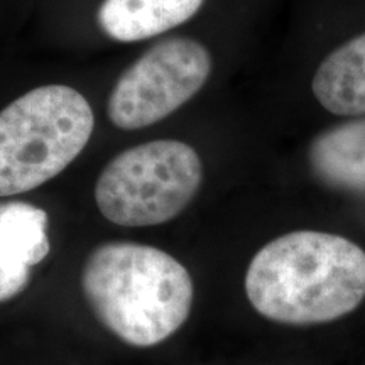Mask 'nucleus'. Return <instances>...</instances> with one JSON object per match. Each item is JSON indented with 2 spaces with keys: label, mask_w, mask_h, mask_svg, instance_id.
Masks as SVG:
<instances>
[{
  "label": "nucleus",
  "mask_w": 365,
  "mask_h": 365,
  "mask_svg": "<svg viewBox=\"0 0 365 365\" xmlns=\"http://www.w3.org/2000/svg\"><path fill=\"white\" fill-rule=\"evenodd\" d=\"M88 100L66 85H46L0 112V198L53 180L78 158L93 132Z\"/></svg>",
  "instance_id": "3"
},
{
  "label": "nucleus",
  "mask_w": 365,
  "mask_h": 365,
  "mask_svg": "<svg viewBox=\"0 0 365 365\" xmlns=\"http://www.w3.org/2000/svg\"><path fill=\"white\" fill-rule=\"evenodd\" d=\"M202 180V159L191 145L153 140L125 149L103 168L95 202L115 225H161L188 207Z\"/></svg>",
  "instance_id": "4"
},
{
  "label": "nucleus",
  "mask_w": 365,
  "mask_h": 365,
  "mask_svg": "<svg viewBox=\"0 0 365 365\" xmlns=\"http://www.w3.org/2000/svg\"><path fill=\"white\" fill-rule=\"evenodd\" d=\"M319 180L341 190H365V118L322 132L309 148Z\"/></svg>",
  "instance_id": "9"
},
{
  "label": "nucleus",
  "mask_w": 365,
  "mask_h": 365,
  "mask_svg": "<svg viewBox=\"0 0 365 365\" xmlns=\"http://www.w3.org/2000/svg\"><path fill=\"white\" fill-rule=\"evenodd\" d=\"M85 298L98 322L134 346H154L185 325L195 286L173 255L134 242H108L86 259Z\"/></svg>",
  "instance_id": "2"
},
{
  "label": "nucleus",
  "mask_w": 365,
  "mask_h": 365,
  "mask_svg": "<svg viewBox=\"0 0 365 365\" xmlns=\"http://www.w3.org/2000/svg\"><path fill=\"white\" fill-rule=\"evenodd\" d=\"M312 90L322 107L335 115H365V33L323 59Z\"/></svg>",
  "instance_id": "8"
},
{
  "label": "nucleus",
  "mask_w": 365,
  "mask_h": 365,
  "mask_svg": "<svg viewBox=\"0 0 365 365\" xmlns=\"http://www.w3.org/2000/svg\"><path fill=\"white\" fill-rule=\"evenodd\" d=\"M210 73L212 56L202 43L164 39L122 73L108 98V118L124 130L161 122L203 88Z\"/></svg>",
  "instance_id": "5"
},
{
  "label": "nucleus",
  "mask_w": 365,
  "mask_h": 365,
  "mask_svg": "<svg viewBox=\"0 0 365 365\" xmlns=\"http://www.w3.org/2000/svg\"><path fill=\"white\" fill-rule=\"evenodd\" d=\"M205 0H103L100 27L108 38L135 43L178 27L195 16Z\"/></svg>",
  "instance_id": "7"
},
{
  "label": "nucleus",
  "mask_w": 365,
  "mask_h": 365,
  "mask_svg": "<svg viewBox=\"0 0 365 365\" xmlns=\"http://www.w3.org/2000/svg\"><path fill=\"white\" fill-rule=\"evenodd\" d=\"M48 213L26 202L0 203V303L26 289L31 269L48 257Z\"/></svg>",
  "instance_id": "6"
},
{
  "label": "nucleus",
  "mask_w": 365,
  "mask_h": 365,
  "mask_svg": "<svg viewBox=\"0 0 365 365\" xmlns=\"http://www.w3.org/2000/svg\"><path fill=\"white\" fill-rule=\"evenodd\" d=\"M245 293L255 312L271 322H335L365 299V252L341 235L291 232L254 255Z\"/></svg>",
  "instance_id": "1"
}]
</instances>
